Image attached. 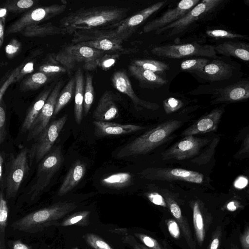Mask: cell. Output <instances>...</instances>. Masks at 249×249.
I'll return each mask as SVG.
<instances>
[{
	"instance_id": "cell-40",
	"label": "cell",
	"mask_w": 249,
	"mask_h": 249,
	"mask_svg": "<svg viewBox=\"0 0 249 249\" xmlns=\"http://www.w3.org/2000/svg\"><path fill=\"white\" fill-rule=\"evenodd\" d=\"M143 69L153 72H162L169 69L168 66L163 62L150 59H137L132 63Z\"/></svg>"
},
{
	"instance_id": "cell-47",
	"label": "cell",
	"mask_w": 249,
	"mask_h": 249,
	"mask_svg": "<svg viewBox=\"0 0 249 249\" xmlns=\"http://www.w3.org/2000/svg\"><path fill=\"white\" fill-rule=\"evenodd\" d=\"M167 227L170 235L175 239H178L180 235L179 226L178 223L173 219L167 221Z\"/></svg>"
},
{
	"instance_id": "cell-58",
	"label": "cell",
	"mask_w": 249,
	"mask_h": 249,
	"mask_svg": "<svg viewBox=\"0 0 249 249\" xmlns=\"http://www.w3.org/2000/svg\"><path fill=\"white\" fill-rule=\"evenodd\" d=\"M134 249H148V248H146L145 247H144L142 245L138 244V245H136L135 246Z\"/></svg>"
},
{
	"instance_id": "cell-3",
	"label": "cell",
	"mask_w": 249,
	"mask_h": 249,
	"mask_svg": "<svg viewBox=\"0 0 249 249\" xmlns=\"http://www.w3.org/2000/svg\"><path fill=\"white\" fill-rule=\"evenodd\" d=\"M182 124L183 122L177 120L160 124L125 145L118 152L117 157L121 158L146 154L165 142Z\"/></svg>"
},
{
	"instance_id": "cell-17",
	"label": "cell",
	"mask_w": 249,
	"mask_h": 249,
	"mask_svg": "<svg viewBox=\"0 0 249 249\" xmlns=\"http://www.w3.org/2000/svg\"><path fill=\"white\" fill-rule=\"evenodd\" d=\"M63 84V81H59L50 94L38 116L29 131L28 140L38 136L49 124L50 119L53 115L55 105Z\"/></svg>"
},
{
	"instance_id": "cell-35",
	"label": "cell",
	"mask_w": 249,
	"mask_h": 249,
	"mask_svg": "<svg viewBox=\"0 0 249 249\" xmlns=\"http://www.w3.org/2000/svg\"><path fill=\"white\" fill-rule=\"evenodd\" d=\"M90 212L88 210L77 212L66 217L59 226L68 227L76 225L85 227L90 224L89 215Z\"/></svg>"
},
{
	"instance_id": "cell-55",
	"label": "cell",
	"mask_w": 249,
	"mask_h": 249,
	"mask_svg": "<svg viewBox=\"0 0 249 249\" xmlns=\"http://www.w3.org/2000/svg\"><path fill=\"white\" fill-rule=\"evenodd\" d=\"M8 10L3 7H1L0 9V18L1 19L6 20V17L7 15Z\"/></svg>"
},
{
	"instance_id": "cell-43",
	"label": "cell",
	"mask_w": 249,
	"mask_h": 249,
	"mask_svg": "<svg viewBox=\"0 0 249 249\" xmlns=\"http://www.w3.org/2000/svg\"><path fill=\"white\" fill-rule=\"evenodd\" d=\"M163 105L165 112L167 114H171L181 108L183 103L178 99L169 97L163 101Z\"/></svg>"
},
{
	"instance_id": "cell-31",
	"label": "cell",
	"mask_w": 249,
	"mask_h": 249,
	"mask_svg": "<svg viewBox=\"0 0 249 249\" xmlns=\"http://www.w3.org/2000/svg\"><path fill=\"white\" fill-rule=\"evenodd\" d=\"M193 223L196 238L201 246L204 240L206 234V225L204 216L200 209L199 203L195 201L192 206Z\"/></svg>"
},
{
	"instance_id": "cell-53",
	"label": "cell",
	"mask_w": 249,
	"mask_h": 249,
	"mask_svg": "<svg viewBox=\"0 0 249 249\" xmlns=\"http://www.w3.org/2000/svg\"><path fill=\"white\" fill-rule=\"evenodd\" d=\"M248 183V180L246 178L243 177H240L235 181L234 186L237 188L242 189L246 186Z\"/></svg>"
},
{
	"instance_id": "cell-21",
	"label": "cell",
	"mask_w": 249,
	"mask_h": 249,
	"mask_svg": "<svg viewBox=\"0 0 249 249\" xmlns=\"http://www.w3.org/2000/svg\"><path fill=\"white\" fill-rule=\"evenodd\" d=\"M94 134L98 137L128 134L144 129L145 127L135 124H121L108 122L94 120Z\"/></svg>"
},
{
	"instance_id": "cell-27",
	"label": "cell",
	"mask_w": 249,
	"mask_h": 249,
	"mask_svg": "<svg viewBox=\"0 0 249 249\" xmlns=\"http://www.w3.org/2000/svg\"><path fill=\"white\" fill-rule=\"evenodd\" d=\"M207 37L216 43L228 40H249V36L236 33L223 26H213L208 28L205 32Z\"/></svg>"
},
{
	"instance_id": "cell-5",
	"label": "cell",
	"mask_w": 249,
	"mask_h": 249,
	"mask_svg": "<svg viewBox=\"0 0 249 249\" xmlns=\"http://www.w3.org/2000/svg\"><path fill=\"white\" fill-rule=\"evenodd\" d=\"M196 75L208 83V87L217 88L239 80L244 73L241 64L230 57L218 55L217 57L211 58L202 71Z\"/></svg>"
},
{
	"instance_id": "cell-59",
	"label": "cell",
	"mask_w": 249,
	"mask_h": 249,
	"mask_svg": "<svg viewBox=\"0 0 249 249\" xmlns=\"http://www.w3.org/2000/svg\"><path fill=\"white\" fill-rule=\"evenodd\" d=\"M243 2L245 5L249 6V0H244ZM248 20H249V18H248Z\"/></svg>"
},
{
	"instance_id": "cell-25",
	"label": "cell",
	"mask_w": 249,
	"mask_h": 249,
	"mask_svg": "<svg viewBox=\"0 0 249 249\" xmlns=\"http://www.w3.org/2000/svg\"><path fill=\"white\" fill-rule=\"evenodd\" d=\"M51 92V88L47 89L42 92L29 107L21 125L22 133L29 131Z\"/></svg>"
},
{
	"instance_id": "cell-4",
	"label": "cell",
	"mask_w": 249,
	"mask_h": 249,
	"mask_svg": "<svg viewBox=\"0 0 249 249\" xmlns=\"http://www.w3.org/2000/svg\"><path fill=\"white\" fill-rule=\"evenodd\" d=\"M72 36V44L90 47L106 53H116L122 55L137 51L135 48L125 47L124 46V40L113 29L77 31Z\"/></svg>"
},
{
	"instance_id": "cell-41",
	"label": "cell",
	"mask_w": 249,
	"mask_h": 249,
	"mask_svg": "<svg viewBox=\"0 0 249 249\" xmlns=\"http://www.w3.org/2000/svg\"><path fill=\"white\" fill-rule=\"evenodd\" d=\"M85 242L93 249H113L99 236L87 233L83 236Z\"/></svg>"
},
{
	"instance_id": "cell-19",
	"label": "cell",
	"mask_w": 249,
	"mask_h": 249,
	"mask_svg": "<svg viewBox=\"0 0 249 249\" xmlns=\"http://www.w3.org/2000/svg\"><path fill=\"white\" fill-rule=\"evenodd\" d=\"M200 142L193 135L185 136L161 153L163 160L187 159L196 154Z\"/></svg>"
},
{
	"instance_id": "cell-45",
	"label": "cell",
	"mask_w": 249,
	"mask_h": 249,
	"mask_svg": "<svg viewBox=\"0 0 249 249\" xmlns=\"http://www.w3.org/2000/svg\"><path fill=\"white\" fill-rule=\"evenodd\" d=\"M21 48V43L16 38H12L5 46V53L7 57L13 58L20 52Z\"/></svg>"
},
{
	"instance_id": "cell-49",
	"label": "cell",
	"mask_w": 249,
	"mask_h": 249,
	"mask_svg": "<svg viewBox=\"0 0 249 249\" xmlns=\"http://www.w3.org/2000/svg\"><path fill=\"white\" fill-rule=\"evenodd\" d=\"M6 135V115L4 107L1 104L0 107V143L4 141Z\"/></svg>"
},
{
	"instance_id": "cell-33",
	"label": "cell",
	"mask_w": 249,
	"mask_h": 249,
	"mask_svg": "<svg viewBox=\"0 0 249 249\" xmlns=\"http://www.w3.org/2000/svg\"><path fill=\"white\" fill-rule=\"evenodd\" d=\"M131 175L127 172H120L110 175L101 180L103 185L120 189L129 185L132 180Z\"/></svg>"
},
{
	"instance_id": "cell-23",
	"label": "cell",
	"mask_w": 249,
	"mask_h": 249,
	"mask_svg": "<svg viewBox=\"0 0 249 249\" xmlns=\"http://www.w3.org/2000/svg\"><path fill=\"white\" fill-rule=\"evenodd\" d=\"M86 164L76 160L71 166L58 191L57 195L63 196L75 188L84 178L86 172Z\"/></svg>"
},
{
	"instance_id": "cell-62",
	"label": "cell",
	"mask_w": 249,
	"mask_h": 249,
	"mask_svg": "<svg viewBox=\"0 0 249 249\" xmlns=\"http://www.w3.org/2000/svg\"><path fill=\"white\" fill-rule=\"evenodd\" d=\"M86 249H90L87 248Z\"/></svg>"
},
{
	"instance_id": "cell-26",
	"label": "cell",
	"mask_w": 249,
	"mask_h": 249,
	"mask_svg": "<svg viewBox=\"0 0 249 249\" xmlns=\"http://www.w3.org/2000/svg\"><path fill=\"white\" fill-rule=\"evenodd\" d=\"M20 34L25 37H45L47 36L65 35L66 30L59 26L49 22L46 24H35L25 28Z\"/></svg>"
},
{
	"instance_id": "cell-14",
	"label": "cell",
	"mask_w": 249,
	"mask_h": 249,
	"mask_svg": "<svg viewBox=\"0 0 249 249\" xmlns=\"http://www.w3.org/2000/svg\"><path fill=\"white\" fill-rule=\"evenodd\" d=\"M216 103L241 101L249 99V76L242 77L228 85L217 88L208 87Z\"/></svg>"
},
{
	"instance_id": "cell-36",
	"label": "cell",
	"mask_w": 249,
	"mask_h": 249,
	"mask_svg": "<svg viewBox=\"0 0 249 249\" xmlns=\"http://www.w3.org/2000/svg\"><path fill=\"white\" fill-rule=\"evenodd\" d=\"M37 2L33 0H7L1 7L6 8L8 12L19 13L32 9Z\"/></svg>"
},
{
	"instance_id": "cell-48",
	"label": "cell",
	"mask_w": 249,
	"mask_h": 249,
	"mask_svg": "<svg viewBox=\"0 0 249 249\" xmlns=\"http://www.w3.org/2000/svg\"><path fill=\"white\" fill-rule=\"evenodd\" d=\"M149 200L155 205L167 207V204L165 199L160 194L157 192H151L146 195Z\"/></svg>"
},
{
	"instance_id": "cell-12",
	"label": "cell",
	"mask_w": 249,
	"mask_h": 249,
	"mask_svg": "<svg viewBox=\"0 0 249 249\" xmlns=\"http://www.w3.org/2000/svg\"><path fill=\"white\" fill-rule=\"evenodd\" d=\"M29 150L24 148L11 161L6 180L5 197L7 199L16 196L29 170Z\"/></svg>"
},
{
	"instance_id": "cell-13",
	"label": "cell",
	"mask_w": 249,
	"mask_h": 249,
	"mask_svg": "<svg viewBox=\"0 0 249 249\" xmlns=\"http://www.w3.org/2000/svg\"><path fill=\"white\" fill-rule=\"evenodd\" d=\"M142 178L158 180H180L195 183H201L203 175L197 172L179 168H150L140 173Z\"/></svg>"
},
{
	"instance_id": "cell-42",
	"label": "cell",
	"mask_w": 249,
	"mask_h": 249,
	"mask_svg": "<svg viewBox=\"0 0 249 249\" xmlns=\"http://www.w3.org/2000/svg\"><path fill=\"white\" fill-rule=\"evenodd\" d=\"M121 55L116 53H106L97 60V66L103 70H108L115 65Z\"/></svg>"
},
{
	"instance_id": "cell-46",
	"label": "cell",
	"mask_w": 249,
	"mask_h": 249,
	"mask_svg": "<svg viewBox=\"0 0 249 249\" xmlns=\"http://www.w3.org/2000/svg\"><path fill=\"white\" fill-rule=\"evenodd\" d=\"M135 235L147 247L151 249H162L158 242L152 237L140 233H135Z\"/></svg>"
},
{
	"instance_id": "cell-7",
	"label": "cell",
	"mask_w": 249,
	"mask_h": 249,
	"mask_svg": "<svg viewBox=\"0 0 249 249\" xmlns=\"http://www.w3.org/2000/svg\"><path fill=\"white\" fill-rule=\"evenodd\" d=\"M105 53L90 47L72 43L63 48L56 55L55 59L68 70L83 63L84 69L93 71L98 67L97 60Z\"/></svg>"
},
{
	"instance_id": "cell-39",
	"label": "cell",
	"mask_w": 249,
	"mask_h": 249,
	"mask_svg": "<svg viewBox=\"0 0 249 249\" xmlns=\"http://www.w3.org/2000/svg\"><path fill=\"white\" fill-rule=\"evenodd\" d=\"M94 97V90L93 86V79L92 76L89 73H87L86 76L84 100L83 105V111L84 116H86L89 113Z\"/></svg>"
},
{
	"instance_id": "cell-9",
	"label": "cell",
	"mask_w": 249,
	"mask_h": 249,
	"mask_svg": "<svg viewBox=\"0 0 249 249\" xmlns=\"http://www.w3.org/2000/svg\"><path fill=\"white\" fill-rule=\"evenodd\" d=\"M151 52L156 56L173 59L193 56L209 58L218 56L214 45L197 42L155 46L151 50Z\"/></svg>"
},
{
	"instance_id": "cell-6",
	"label": "cell",
	"mask_w": 249,
	"mask_h": 249,
	"mask_svg": "<svg viewBox=\"0 0 249 249\" xmlns=\"http://www.w3.org/2000/svg\"><path fill=\"white\" fill-rule=\"evenodd\" d=\"M229 0H203L176 21L156 31L160 34L168 30V36L178 34L194 22L203 19H211L226 6Z\"/></svg>"
},
{
	"instance_id": "cell-24",
	"label": "cell",
	"mask_w": 249,
	"mask_h": 249,
	"mask_svg": "<svg viewBox=\"0 0 249 249\" xmlns=\"http://www.w3.org/2000/svg\"><path fill=\"white\" fill-rule=\"evenodd\" d=\"M165 200L171 213L181 228L190 249H196V243L193 238L189 225L183 215L179 206L174 199L169 196H166Z\"/></svg>"
},
{
	"instance_id": "cell-2",
	"label": "cell",
	"mask_w": 249,
	"mask_h": 249,
	"mask_svg": "<svg viewBox=\"0 0 249 249\" xmlns=\"http://www.w3.org/2000/svg\"><path fill=\"white\" fill-rule=\"evenodd\" d=\"M73 202L63 201L33 212L14 221V230L35 233L52 226H59V221L77 208Z\"/></svg>"
},
{
	"instance_id": "cell-56",
	"label": "cell",
	"mask_w": 249,
	"mask_h": 249,
	"mask_svg": "<svg viewBox=\"0 0 249 249\" xmlns=\"http://www.w3.org/2000/svg\"><path fill=\"white\" fill-rule=\"evenodd\" d=\"M227 209L231 211H234L237 209V206L235 205L234 202L231 201L227 205Z\"/></svg>"
},
{
	"instance_id": "cell-10",
	"label": "cell",
	"mask_w": 249,
	"mask_h": 249,
	"mask_svg": "<svg viewBox=\"0 0 249 249\" xmlns=\"http://www.w3.org/2000/svg\"><path fill=\"white\" fill-rule=\"evenodd\" d=\"M66 9L65 4H53L33 8L12 22L5 31V35L20 33L27 27L38 24L63 13Z\"/></svg>"
},
{
	"instance_id": "cell-51",
	"label": "cell",
	"mask_w": 249,
	"mask_h": 249,
	"mask_svg": "<svg viewBox=\"0 0 249 249\" xmlns=\"http://www.w3.org/2000/svg\"><path fill=\"white\" fill-rule=\"evenodd\" d=\"M240 241L243 249H249V227L241 234Z\"/></svg>"
},
{
	"instance_id": "cell-29",
	"label": "cell",
	"mask_w": 249,
	"mask_h": 249,
	"mask_svg": "<svg viewBox=\"0 0 249 249\" xmlns=\"http://www.w3.org/2000/svg\"><path fill=\"white\" fill-rule=\"evenodd\" d=\"M131 75L139 81L155 85L166 84L167 81L151 71L143 69L131 63L128 67Z\"/></svg>"
},
{
	"instance_id": "cell-50",
	"label": "cell",
	"mask_w": 249,
	"mask_h": 249,
	"mask_svg": "<svg viewBox=\"0 0 249 249\" xmlns=\"http://www.w3.org/2000/svg\"><path fill=\"white\" fill-rule=\"evenodd\" d=\"M221 237V229L220 227L214 231L208 249H218Z\"/></svg>"
},
{
	"instance_id": "cell-20",
	"label": "cell",
	"mask_w": 249,
	"mask_h": 249,
	"mask_svg": "<svg viewBox=\"0 0 249 249\" xmlns=\"http://www.w3.org/2000/svg\"><path fill=\"white\" fill-rule=\"evenodd\" d=\"M216 54L234 57L249 62V43L233 40L220 42L214 45Z\"/></svg>"
},
{
	"instance_id": "cell-32",
	"label": "cell",
	"mask_w": 249,
	"mask_h": 249,
	"mask_svg": "<svg viewBox=\"0 0 249 249\" xmlns=\"http://www.w3.org/2000/svg\"><path fill=\"white\" fill-rule=\"evenodd\" d=\"M48 79V75L41 71L31 74L22 81L20 85V90L25 92L36 90L44 85Z\"/></svg>"
},
{
	"instance_id": "cell-60",
	"label": "cell",
	"mask_w": 249,
	"mask_h": 249,
	"mask_svg": "<svg viewBox=\"0 0 249 249\" xmlns=\"http://www.w3.org/2000/svg\"><path fill=\"white\" fill-rule=\"evenodd\" d=\"M231 249H239L238 247H237L235 245L232 244L231 247Z\"/></svg>"
},
{
	"instance_id": "cell-11",
	"label": "cell",
	"mask_w": 249,
	"mask_h": 249,
	"mask_svg": "<svg viewBox=\"0 0 249 249\" xmlns=\"http://www.w3.org/2000/svg\"><path fill=\"white\" fill-rule=\"evenodd\" d=\"M67 118V115L65 114L49 124L38 135L37 141L29 150V158L30 164L34 160H35L36 162L40 161L51 151L66 123Z\"/></svg>"
},
{
	"instance_id": "cell-44",
	"label": "cell",
	"mask_w": 249,
	"mask_h": 249,
	"mask_svg": "<svg viewBox=\"0 0 249 249\" xmlns=\"http://www.w3.org/2000/svg\"><path fill=\"white\" fill-rule=\"evenodd\" d=\"M41 71L47 75L57 74L67 72L68 70L64 66L52 64H45L40 66L38 68Z\"/></svg>"
},
{
	"instance_id": "cell-22",
	"label": "cell",
	"mask_w": 249,
	"mask_h": 249,
	"mask_svg": "<svg viewBox=\"0 0 249 249\" xmlns=\"http://www.w3.org/2000/svg\"><path fill=\"white\" fill-rule=\"evenodd\" d=\"M113 93L107 90L102 95L93 113L96 121L107 122L119 115V109Z\"/></svg>"
},
{
	"instance_id": "cell-1",
	"label": "cell",
	"mask_w": 249,
	"mask_h": 249,
	"mask_svg": "<svg viewBox=\"0 0 249 249\" xmlns=\"http://www.w3.org/2000/svg\"><path fill=\"white\" fill-rule=\"evenodd\" d=\"M128 10L114 6H100L80 8L70 13L59 21L67 34L77 31L111 29L124 19Z\"/></svg>"
},
{
	"instance_id": "cell-16",
	"label": "cell",
	"mask_w": 249,
	"mask_h": 249,
	"mask_svg": "<svg viewBox=\"0 0 249 249\" xmlns=\"http://www.w3.org/2000/svg\"><path fill=\"white\" fill-rule=\"evenodd\" d=\"M200 0H182L174 8L169 9L160 17L147 23L143 27L142 32L150 33L157 31L173 23L187 14Z\"/></svg>"
},
{
	"instance_id": "cell-18",
	"label": "cell",
	"mask_w": 249,
	"mask_h": 249,
	"mask_svg": "<svg viewBox=\"0 0 249 249\" xmlns=\"http://www.w3.org/2000/svg\"><path fill=\"white\" fill-rule=\"evenodd\" d=\"M113 87L120 92L126 95L133 102L136 107L145 108L152 110H156L160 106L154 103L140 99L134 92L130 81L123 71H117L111 77Z\"/></svg>"
},
{
	"instance_id": "cell-54",
	"label": "cell",
	"mask_w": 249,
	"mask_h": 249,
	"mask_svg": "<svg viewBox=\"0 0 249 249\" xmlns=\"http://www.w3.org/2000/svg\"><path fill=\"white\" fill-rule=\"evenodd\" d=\"M5 20L0 19V47L1 48L4 41Z\"/></svg>"
},
{
	"instance_id": "cell-38",
	"label": "cell",
	"mask_w": 249,
	"mask_h": 249,
	"mask_svg": "<svg viewBox=\"0 0 249 249\" xmlns=\"http://www.w3.org/2000/svg\"><path fill=\"white\" fill-rule=\"evenodd\" d=\"M211 59L200 57L187 59L182 62L180 68L182 71L193 72L196 74L202 71Z\"/></svg>"
},
{
	"instance_id": "cell-57",
	"label": "cell",
	"mask_w": 249,
	"mask_h": 249,
	"mask_svg": "<svg viewBox=\"0 0 249 249\" xmlns=\"http://www.w3.org/2000/svg\"><path fill=\"white\" fill-rule=\"evenodd\" d=\"M4 164V159L2 154L0 156V181L2 180V165Z\"/></svg>"
},
{
	"instance_id": "cell-52",
	"label": "cell",
	"mask_w": 249,
	"mask_h": 249,
	"mask_svg": "<svg viewBox=\"0 0 249 249\" xmlns=\"http://www.w3.org/2000/svg\"><path fill=\"white\" fill-rule=\"evenodd\" d=\"M10 249H32V248L29 245L23 243L20 240H17L12 243Z\"/></svg>"
},
{
	"instance_id": "cell-30",
	"label": "cell",
	"mask_w": 249,
	"mask_h": 249,
	"mask_svg": "<svg viewBox=\"0 0 249 249\" xmlns=\"http://www.w3.org/2000/svg\"><path fill=\"white\" fill-rule=\"evenodd\" d=\"M34 71V63L29 61L22 63L17 67L8 76L7 79L1 86L0 89V102H2V97L7 89L12 83L19 81L27 74L32 73Z\"/></svg>"
},
{
	"instance_id": "cell-28",
	"label": "cell",
	"mask_w": 249,
	"mask_h": 249,
	"mask_svg": "<svg viewBox=\"0 0 249 249\" xmlns=\"http://www.w3.org/2000/svg\"><path fill=\"white\" fill-rule=\"evenodd\" d=\"M74 118L77 124H80L83 118V105L84 100V79L83 72L78 68L75 74Z\"/></svg>"
},
{
	"instance_id": "cell-37",
	"label": "cell",
	"mask_w": 249,
	"mask_h": 249,
	"mask_svg": "<svg viewBox=\"0 0 249 249\" xmlns=\"http://www.w3.org/2000/svg\"><path fill=\"white\" fill-rule=\"evenodd\" d=\"M8 207L2 191L0 195V248H5V228L8 216Z\"/></svg>"
},
{
	"instance_id": "cell-8",
	"label": "cell",
	"mask_w": 249,
	"mask_h": 249,
	"mask_svg": "<svg viewBox=\"0 0 249 249\" xmlns=\"http://www.w3.org/2000/svg\"><path fill=\"white\" fill-rule=\"evenodd\" d=\"M63 161L64 157L60 146L51 150L40 161L37 167L36 181L28 193L31 202H35L43 194Z\"/></svg>"
},
{
	"instance_id": "cell-61",
	"label": "cell",
	"mask_w": 249,
	"mask_h": 249,
	"mask_svg": "<svg viewBox=\"0 0 249 249\" xmlns=\"http://www.w3.org/2000/svg\"><path fill=\"white\" fill-rule=\"evenodd\" d=\"M72 249H79L77 247H75L72 248Z\"/></svg>"
},
{
	"instance_id": "cell-34",
	"label": "cell",
	"mask_w": 249,
	"mask_h": 249,
	"mask_svg": "<svg viewBox=\"0 0 249 249\" xmlns=\"http://www.w3.org/2000/svg\"><path fill=\"white\" fill-rule=\"evenodd\" d=\"M75 87V76L72 77L61 91L54 111L53 116L56 115L70 101Z\"/></svg>"
},
{
	"instance_id": "cell-15",
	"label": "cell",
	"mask_w": 249,
	"mask_h": 249,
	"mask_svg": "<svg viewBox=\"0 0 249 249\" xmlns=\"http://www.w3.org/2000/svg\"><path fill=\"white\" fill-rule=\"evenodd\" d=\"M166 2V1H162L155 3L133 15L124 18L113 25L111 29H114L118 35L126 40L134 33L139 25L160 9Z\"/></svg>"
}]
</instances>
